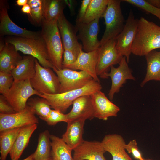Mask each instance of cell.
I'll use <instances>...</instances> for the list:
<instances>
[{
  "label": "cell",
  "instance_id": "1",
  "mask_svg": "<svg viewBox=\"0 0 160 160\" xmlns=\"http://www.w3.org/2000/svg\"><path fill=\"white\" fill-rule=\"evenodd\" d=\"M160 48V26L143 17L138 19V27L132 47V53L145 56Z\"/></svg>",
  "mask_w": 160,
  "mask_h": 160
},
{
  "label": "cell",
  "instance_id": "2",
  "mask_svg": "<svg viewBox=\"0 0 160 160\" xmlns=\"http://www.w3.org/2000/svg\"><path fill=\"white\" fill-rule=\"evenodd\" d=\"M102 89L100 83L93 79L79 89L55 94H39L38 96L45 99L51 108L64 113L76 99L82 96L91 95Z\"/></svg>",
  "mask_w": 160,
  "mask_h": 160
},
{
  "label": "cell",
  "instance_id": "3",
  "mask_svg": "<svg viewBox=\"0 0 160 160\" xmlns=\"http://www.w3.org/2000/svg\"><path fill=\"white\" fill-rule=\"evenodd\" d=\"M57 21L49 22L43 19L40 32L46 44L50 62L54 67L60 70L63 68L64 48Z\"/></svg>",
  "mask_w": 160,
  "mask_h": 160
},
{
  "label": "cell",
  "instance_id": "4",
  "mask_svg": "<svg viewBox=\"0 0 160 160\" xmlns=\"http://www.w3.org/2000/svg\"><path fill=\"white\" fill-rule=\"evenodd\" d=\"M5 42L13 45L18 51L33 56L42 66L51 68L54 67L50 60L46 44L41 37L32 39L8 36Z\"/></svg>",
  "mask_w": 160,
  "mask_h": 160
},
{
  "label": "cell",
  "instance_id": "5",
  "mask_svg": "<svg viewBox=\"0 0 160 160\" xmlns=\"http://www.w3.org/2000/svg\"><path fill=\"white\" fill-rule=\"evenodd\" d=\"M121 0H109L106 9L102 16L105 28L100 41V46L108 41L115 38L122 31L125 25L121 6Z\"/></svg>",
  "mask_w": 160,
  "mask_h": 160
},
{
  "label": "cell",
  "instance_id": "6",
  "mask_svg": "<svg viewBox=\"0 0 160 160\" xmlns=\"http://www.w3.org/2000/svg\"><path fill=\"white\" fill-rule=\"evenodd\" d=\"M36 73L30 81L32 87L39 94L59 93L60 84L57 75L51 68L41 66L35 59Z\"/></svg>",
  "mask_w": 160,
  "mask_h": 160
},
{
  "label": "cell",
  "instance_id": "7",
  "mask_svg": "<svg viewBox=\"0 0 160 160\" xmlns=\"http://www.w3.org/2000/svg\"><path fill=\"white\" fill-rule=\"evenodd\" d=\"M39 94L32 87L30 79H27L14 80L9 90L3 95L17 112L25 109L30 97Z\"/></svg>",
  "mask_w": 160,
  "mask_h": 160
},
{
  "label": "cell",
  "instance_id": "8",
  "mask_svg": "<svg viewBox=\"0 0 160 160\" xmlns=\"http://www.w3.org/2000/svg\"><path fill=\"white\" fill-rule=\"evenodd\" d=\"M115 38L108 41L101 46L96 68V73L100 78H107V74L110 67L119 64L123 57L118 52L116 47Z\"/></svg>",
  "mask_w": 160,
  "mask_h": 160
},
{
  "label": "cell",
  "instance_id": "9",
  "mask_svg": "<svg viewBox=\"0 0 160 160\" xmlns=\"http://www.w3.org/2000/svg\"><path fill=\"white\" fill-rule=\"evenodd\" d=\"M58 77L60 84V93L79 89L85 86L92 78L83 71H77L68 68H52Z\"/></svg>",
  "mask_w": 160,
  "mask_h": 160
},
{
  "label": "cell",
  "instance_id": "10",
  "mask_svg": "<svg viewBox=\"0 0 160 160\" xmlns=\"http://www.w3.org/2000/svg\"><path fill=\"white\" fill-rule=\"evenodd\" d=\"M138 19L135 18L132 11L131 10L125 22L124 27L116 38V47L119 53L125 57L127 62H129L132 53V47L136 33Z\"/></svg>",
  "mask_w": 160,
  "mask_h": 160
},
{
  "label": "cell",
  "instance_id": "11",
  "mask_svg": "<svg viewBox=\"0 0 160 160\" xmlns=\"http://www.w3.org/2000/svg\"><path fill=\"white\" fill-rule=\"evenodd\" d=\"M99 17L88 23H76L77 37L82 43V49L85 52H89L98 49L100 46L98 39L99 30Z\"/></svg>",
  "mask_w": 160,
  "mask_h": 160
},
{
  "label": "cell",
  "instance_id": "12",
  "mask_svg": "<svg viewBox=\"0 0 160 160\" xmlns=\"http://www.w3.org/2000/svg\"><path fill=\"white\" fill-rule=\"evenodd\" d=\"M57 22L64 49L71 51L77 57L82 47L78 41L76 28L67 20L63 13L59 17Z\"/></svg>",
  "mask_w": 160,
  "mask_h": 160
},
{
  "label": "cell",
  "instance_id": "13",
  "mask_svg": "<svg viewBox=\"0 0 160 160\" xmlns=\"http://www.w3.org/2000/svg\"><path fill=\"white\" fill-rule=\"evenodd\" d=\"M0 35L24 38L38 39L41 37L40 32L33 31L23 28L15 24L9 16L7 9L0 3Z\"/></svg>",
  "mask_w": 160,
  "mask_h": 160
},
{
  "label": "cell",
  "instance_id": "14",
  "mask_svg": "<svg viewBox=\"0 0 160 160\" xmlns=\"http://www.w3.org/2000/svg\"><path fill=\"white\" fill-rule=\"evenodd\" d=\"M38 123V119L27 105L23 110L13 114L0 113V131Z\"/></svg>",
  "mask_w": 160,
  "mask_h": 160
},
{
  "label": "cell",
  "instance_id": "15",
  "mask_svg": "<svg viewBox=\"0 0 160 160\" xmlns=\"http://www.w3.org/2000/svg\"><path fill=\"white\" fill-rule=\"evenodd\" d=\"M94 117L106 121L111 117H116L119 108L110 101L101 91L91 95Z\"/></svg>",
  "mask_w": 160,
  "mask_h": 160
},
{
  "label": "cell",
  "instance_id": "16",
  "mask_svg": "<svg viewBox=\"0 0 160 160\" xmlns=\"http://www.w3.org/2000/svg\"><path fill=\"white\" fill-rule=\"evenodd\" d=\"M128 63L125 57L123 56L118 67L115 68L113 65L110 67V72L108 73L107 76L108 78L110 77L112 81L111 87L108 93L111 100L113 99L115 94L119 92L120 88L127 80H135Z\"/></svg>",
  "mask_w": 160,
  "mask_h": 160
},
{
  "label": "cell",
  "instance_id": "17",
  "mask_svg": "<svg viewBox=\"0 0 160 160\" xmlns=\"http://www.w3.org/2000/svg\"><path fill=\"white\" fill-rule=\"evenodd\" d=\"M74 160H106L101 142L84 140L73 150Z\"/></svg>",
  "mask_w": 160,
  "mask_h": 160
},
{
  "label": "cell",
  "instance_id": "18",
  "mask_svg": "<svg viewBox=\"0 0 160 160\" xmlns=\"http://www.w3.org/2000/svg\"><path fill=\"white\" fill-rule=\"evenodd\" d=\"M99 48L89 52L81 50L76 62L65 68L84 71L91 76L95 81L100 82L96 73Z\"/></svg>",
  "mask_w": 160,
  "mask_h": 160
},
{
  "label": "cell",
  "instance_id": "19",
  "mask_svg": "<svg viewBox=\"0 0 160 160\" xmlns=\"http://www.w3.org/2000/svg\"><path fill=\"white\" fill-rule=\"evenodd\" d=\"M106 152L112 155V160H132L126 151V144L123 137L120 135L113 134L105 135L101 142Z\"/></svg>",
  "mask_w": 160,
  "mask_h": 160
},
{
  "label": "cell",
  "instance_id": "20",
  "mask_svg": "<svg viewBox=\"0 0 160 160\" xmlns=\"http://www.w3.org/2000/svg\"><path fill=\"white\" fill-rule=\"evenodd\" d=\"M72 105L71 110L66 114L68 122L77 119L91 120L95 118L91 95H85L78 98L74 101Z\"/></svg>",
  "mask_w": 160,
  "mask_h": 160
},
{
  "label": "cell",
  "instance_id": "21",
  "mask_svg": "<svg viewBox=\"0 0 160 160\" xmlns=\"http://www.w3.org/2000/svg\"><path fill=\"white\" fill-rule=\"evenodd\" d=\"M0 49V71L11 73L23 57L11 44L1 43Z\"/></svg>",
  "mask_w": 160,
  "mask_h": 160
},
{
  "label": "cell",
  "instance_id": "22",
  "mask_svg": "<svg viewBox=\"0 0 160 160\" xmlns=\"http://www.w3.org/2000/svg\"><path fill=\"white\" fill-rule=\"evenodd\" d=\"M86 120L79 119L67 123L66 130L62 138L73 150L84 140L83 135Z\"/></svg>",
  "mask_w": 160,
  "mask_h": 160
},
{
  "label": "cell",
  "instance_id": "23",
  "mask_svg": "<svg viewBox=\"0 0 160 160\" xmlns=\"http://www.w3.org/2000/svg\"><path fill=\"white\" fill-rule=\"evenodd\" d=\"M37 127V124L28 125L20 128L9 154L11 160H18L27 146L31 136Z\"/></svg>",
  "mask_w": 160,
  "mask_h": 160
},
{
  "label": "cell",
  "instance_id": "24",
  "mask_svg": "<svg viewBox=\"0 0 160 160\" xmlns=\"http://www.w3.org/2000/svg\"><path fill=\"white\" fill-rule=\"evenodd\" d=\"M35 59L30 55L23 57L11 72L15 81L30 79L34 76L36 73Z\"/></svg>",
  "mask_w": 160,
  "mask_h": 160
},
{
  "label": "cell",
  "instance_id": "25",
  "mask_svg": "<svg viewBox=\"0 0 160 160\" xmlns=\"http://www.w3.org/2000/svg\"><path fill=\"white\" fill-rule=\"evenodd\" d=\"M145 56L147 63L146 73L140 84L141 87L150 80L160 81V51L153 50Z\"/></svg>",
  "mask_w": 160,
  "mask_h": 160
},
{
  "label": "cell",
  "instance_id": "26",
  "mask_svg": "<svg viewBox=\"0 0 160 160\" xmlns=\"http://www.w3.org/2000/svg\"><path fill=\"white\" fill-rule=\"evenodd\" d=\"M50 139L52 160H74L71 155L72 149L62 138L50 135Z\"/></svg>",
  "mask_w": 160,
  "mask_h": 160
},
{
  "label": "cell",
  "instance_id": "27",
  "mask_svg": "<svg viewBox=\"0 0 160 160\" xmlns=\"http://www.w3.org/2000/svg\"><path fill=\"white\" fill-rule=\"evenodd\" d=\"M65 4L64 1L43 0V19L49 22L57 20L63 13Z\"/></svg>",
  "mask_w": 160,
  "mask_h": 160
},
{
  "label": "cell",
  "instance_id": "28",
  "mask_svg": "<svg viewBox=\"0 0 160 160\" xmlns=\"http://www.w3.org/2000/svg\"><path fill=\"white\" fill-rule=\"evenodd\" d=\"M20 127L7 129L0 131V160H6L11 151Z\"/></svg>",
  "mask_w": 160,
  "mask_h": 160
},
{
  "label": "cell",
  "instance_id": "29",
  "mask_svg": "<svg viewBox=\"0 0 160 160\" xmlns=\"http://www.w3.org/2000/svg\"><path fill=\"white\" fill-rule=\"evenodd\" d=\"M50 135L47 130L39 134L37 147L33 153L34 160H48L51 158Z\"/></svg>",
  "mask_w": 160,
  "mask_h": 160
},
{
  "label": "cell",
  "instance_id": "30",
  "mask_svg": "<svg viewBox=\"0 0 160 160\" xmlns=\"http://www.w3.org/2000/svg\"><path fill=\"white\" fill-rule=\"evenodd\" d=\"M108 1L109 0H90L81 22L88 23L98 17H102L106 9Z\"/></svg>",
  "mask_w": 160,
  "mask_h": 160
},
{
  "label": "cell",
  "instance_id": "31",
  "mask_svg": "<svg viewBox=\"0 0 160 160\" xmlns=\"http://www.w3.org/2000/svg\"><path fill=\"white\" fill-rule=\"evenodd\" d=\"M27 105L30 108L35 114L39 116L42 120L48 116L52 110L51 107L47 100L42 97L29 99Z\"/></svg>",
  "mask_w": 160,
  "mask_h": 160
},
{
  "label": "cell",
  "instance_id": "32",
  "mask_svg": "<svg viewBox=\"0 0 160 160\" xmlns=\"http://www.w3.org/2000/svg\"><path fill=\"white\" fill-rule=\"evenodd\" d=\"M31 8V14L28 15L30 21L34 25L41 26L43 20V0H28Z\"/></svg>",
  "mask_w": 160,
  "mask_h": 160
},
{
  "label": "cell",
  "instance_id": "33",
  "mask_svg": "<svg viewBox=\"0 0 160 160\" xmlns=\"http://www.w3.org/2000/svg\"><path fill=\"white\" fill-rule=\"evenodd\" d=\"M137 7L147 12L156 16L160 20V8L156 7L148 3L145 0H121Z\"/></svg>",
  "mask_w": 160,
  "mask_h": 160
},
{
  "label": "cell",
  "instance_id": "34",
  "mask_svg": "<svg viewBox=\"0 0 160 160\" xmlns=\"http://www.w3.org/2000/svg\"><path fill=\"white\" fill-rule=\"evenodd\" d=\"M14 79L11 73L0 71V93L3 95L12 87Z\"/></svg>",
  "mask_w": 160,
  "mask_h": 160
},
{
  "label": "cell",
  "instance_id": "35",
  "mask_svg": "<svg viewBox=\"0 0 160 160\" xmlns=\"http://www.w3.org/2000/svg\"><path fill=\"white\" fill-rule=\"evenodd\" d=\"M43 120L50 126L55 125L60 122L67 123L68 121L66 114L54 109H52L48 116Z\"/></svg>",
  "mask_w": 160,
  "mask_h": 160
},
{
  "label": "cell",
  "instance_id": "36",
  "mask_svg": "<svg viewBox=\"0 0 160 160\" xmlns=\"http://www.w3.org/2000/svg\"><path fill=\"white\" fill-rule=\"evenodd\" d=\"M125 148L128 153L131 154L134 158L137 160L143 158L135 139L130 140L127 144H126Z\"/></svg>",
  "mask_w": 160,
  "mask_h": 160
},
{
  "label": "cell",
  "instance_id": "37",
  "mask_svg": "<svg viewBox=\"0 0 160 160\" xmlns=\"http://www.w3.org/2000/svg\"><path fill=\"white\" fill-rule=\"evenodd\" d=\"M17 112L2 94L0 95V113L10 114Z\"/></svg>",
  "mask_w": 160,
  "mask_h": 160
},
{
  "label": "cell",
  "instance_id": "38",
  "mask_svg": "<svg viewBox=\"0 0 160 160\" xmlns=\"http://www.w3.org/2000/svg\"><path fill=\"white\" fill-rule=\"evenodd\" d=\"M62 67L65 68L67 66L74 63L77 57L71 51L64 49Z\"/></svg>",
  "mask_w": 160,
  "mask_h": 160
},
{
  "label": "cell",
  "instance_id": "39",
  "mask_svg": "<svg viewBox=\"0 0 160 160\" xmlns=\"http://www.w3.org/2000/svg\"><path fill=\"white\" fill-rule=\"evenodd\" d=\"M90 0H83L81 1V6L76 19V23L81 22L87 12Z\"/></svg>",
  "mask_w": 160,
  "mask_h": 160
},
{
  "label": "cell",
  "instance_id": "40",
  "mask_svg": "<svg viewBox=\"0 0 160 160\" xmlns=\"http://www.w3.org/2000/svg\"><path fill=\"white\" fill-rule=\"evenodd\" d=\"M151 5L158 8H160V0H146Z\"/></svg>",
  "mask_w": 160,
  "mask_h": 160
},
{
  "label": "cell",
  "instance_id": "41",
  "mask_svg": "<svg viewBox=\"0 0 160 160\" xmlns=\"http://www.w3.org/2000/svg\"><path fill=\"white\" fill-rule=\"evenodd\" d=\"M21 10L23 12L27 14L28 15L31 14V8L29 5L28 4L23 6Z\"/></svg>",
  "mask_w": 160,
  "mask_h": 160
},
{
  "label": "cell",
  "instance_id": "42",
  "mask_svg": "<svg viewBox=\"0 0 160 160\" xmlns=\"http://www.w3.org/2000/svg\"><path fill=\"white\" fill-rule=\"evenodd\" d=\"M28 0H17L16 2L18 6H23L28 4Z\"/></svg>",
  "mask_w": 160,
  "mask_h": 160
},
{
  "label": "cell",
  "instance_id": "43",
  "mask_svg": "<svg viewBox=\"0 0 160 160\" xmlns=\"http://www.w3.org/2000/svg\"><path fill=\"white\" fill-rule=\"evenodd\" d=\"M22 160H34L33 153L31 154L26 158Z\"/></svg>",
  "mask_w": 160,
  "mask_h": 160
},
{
  "label": "cell",
  "instance_id": "44",
  "mask_svg": "<svg viewBox=\"0 0 160 160\" xmlns=\"http://www.w3.org/2000/svg\"><path fill=\"white\" fill-rule=\"evenodd\" d=\"M137 160H153L151 159H145L143 158V159H141Z\"/></svg>",
  "mask_w": 160,
  "mask_h": 160
},
{
  "label": "cell",
  "instance_id": "45",
  "mask_svg": "<svg viewBox=\"0 0 160 160\" xmlns=\"http://www.w3.org/2000/svg\"><path fill=\"white\" fill-rule=\"evenodd\" d=\"M52 160V159L51 157L49 160Z\"/></svg>",
  "mask_w": 160,
  "mask_h": 160
},
{
  "label": "cell",
  "instance_id": "46",
  "mask_svg": "<svg viewBox=\"0 0 160 160\" xmlns=\"http://www.w3.org/2000/svg\"></svg>",
  "mask_w": 160,
  "mask_h": 160
}]
</instances>
